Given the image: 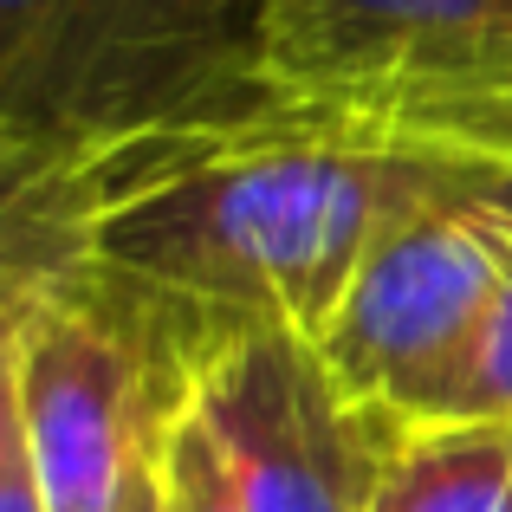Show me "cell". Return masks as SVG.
Wrapping results in <instances>:
<instances>
[{
  "label": "cell",
  "instance_id": "6da1fadb",
  "mask_svg": "<svg viewBox=\"0 0 512 512\" xmlns=\"http://www.w3.org/2000/svg\"><path fill=\"white\" fill-rule=\"evenodd\" d=\"M506 169L260 117L104 156L52 195L0 208V266L7 286H52L98 312L188 409L214 350L247 331L318 338L389 227Z\"/></svg>",
  "mask_w": 512,
  "mask_h": 512
},
{
  "label": "cell",
  "instance_id": "7a4b0ae2",
  "mask_svg": "<svg viewBox=\"0 0 512 512\" xmlns=\"http://www.w3.org/2000/svg\"><path fill=\"white\" fill-rule=\"evenodd\" d=\"M260 117H286L266 98V0H0V208Z\"/></svg>",
  "mask_w": 512,
  "mask_h": 512
},
{
  "label": "cell",
  "instance_id": "3957f363",
  "mask_svg": "<svg viewBox=\"0 0 512 512\" xmlns=\"http://www.w3.org/2000/svg\"><path fill=\"white\" fill-rule=\"evenodd\" d=\"M266 98L299 124L512 163V0H266Z\"/></svg>",
  "mask_w": 512,
  "mask_h": 512
},
{
  "label": "cell",
  "instance_id": "277c9868",
  "mask_svg": "<svg viewBox=\"0 0 512 512\" xmlns=\"http://www.w3.org/2000/svg\"><path fill=\"white\" fill-rule=\"evenodd\" d=\"M0 409L20 428L52 512H124L137 467L182 415L137 350L52 286H7Z\"/></svg>",
  "mask_w": 512,
  "mask_h": 512
},
{
  "label": "cell",
  "instance_id": "5b68a950",
  "mask_svg": "<svg viewBox=\"0 0 512 512\" xmlns=\"http://www.w3.org/2000/svg\"><path fill=\"white\" fill-rule=\"evenodd\" d=\"M188 409L247 512H363L402 428L350 402L305 331H247L214 350Z\"/></svg>",
  "mask_w": 512,
  "mask_h": 512
},
{
  "label": "cell",
  "instance_id": "8992f818",
  "mask_svg": "<svg viewBox=\"0 0 512 512\" xmlns=\"http://www.w3.org/2000/svg\"><path fill=\"white\" fill-rule=\"evenodd\" d=\"M512 266V169L409 214L376 240L318 331L331 383L363 409H396L493 299Z\"/></svg>",
  "mask_w": 512,
  "mask_h": 512
},
{
  "label": "cell",
  "instance_id": "52a82bcc",
  "mask_svg": "<svg viewBox=\"0 0 512 512\" xmlns=\"http://www.w3.org/2000/svg\"><path fill=\"white\" fill-rule=\"evenodd\" d=\"M363 512H512V428H396Z\"/></svg>",
  "mask_w": 512,
  "mask_h": 512
},
{
  "label": "cell",
  "instance_id": "ba28073f",
  "mask_svg": "<svg viewBox=\"0 0 512 512\" xmlns=\"http://www.w3.org/2000/svg\"><path fill=\"white\" fill-rule=\"evenodd\" d=\"M389 415L409 428H512V266L467 325V338Z\"/></svg>",
  "mask_w": 512,
  "mask_h": 512
},
{
  "label": "cell",
  "instance_id": "9c48e42d",
  "mask_svg": "<svg viewBox=\"0 0 512 512\" xmlns=\"http://www.w3.org/2000/svg\"><path fill=\"white\" fill-rule=\"evenodd\" d=\"M163 493H169V512H247L195 409L175 415L163 441Z\"/></svg>",
  "mask_w": 512,
  "mask_h": 512
},
{
  "label": "cell",
  "instance_id": "30bf717a",
  "mask_svg": "<svg viewBox=\"0 0 512 512\" xmlns=\"http://www.w3.org/2000/svg\"><path fill=\"white\" fill-rule=\"evenodd\" d=\"M0 512H52L46 493H39L33 454H26V441H20L7 409H0Z\"/></svg>",
  "mask_w": 512,
  "mask_h": 512
},
{
  "label": "cell",
  "instance_id": "8fae6325",
  "mask_svg": "<svg viewBox=\"0 0 512 512\" xmlns=\"http://www.w3.org/2000/svg\"><path fill=\"white\" fill-rule=\"evenodd\" d=\"M124 512H169V493H163V448H156L150 461L137 467V480H130V493H124Z\"/></svg>",
  "mask_w": 512,
  "mask_h": 512
}]
</instances>
